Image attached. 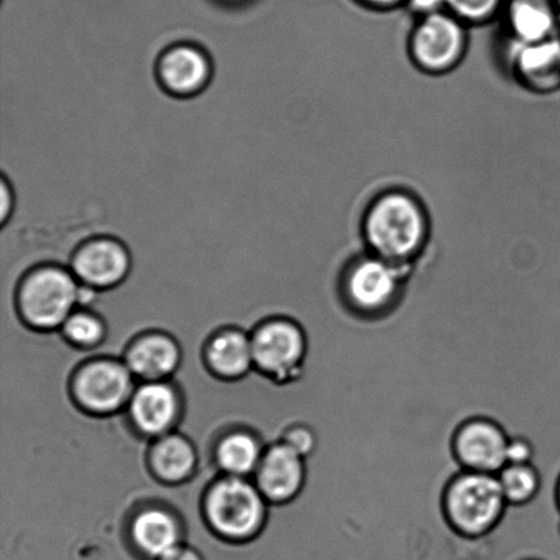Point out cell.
Masks as SVG:
<instances>
[{
    "mask_svg": "<svg viewBox=\"0 0 560 560\" xmlns=\"http://www.w3.org/2000/svg\"><path fill=\"white\" fill-rule=\"evenodd\" d=\"M208 361L219 375L229 377L244 375L255 361L252 340L238 331L218 335L208 348Z\"/></svg>",
    "mask_w": 560,
    "mask_h": 560,
    "instance_id": "cell-18",
    "label": "cell"
},
{
    "mask_svg": "<svg viewBox=\"0 0 560 560\" xmlns=\"http://www.w3.org/2000/svg\"><path fill=\"white\" fill-rule=\"evenodd\" d=\"M405 9H408L416 19H419V16L446 9V0H408Z\"/></svg>",
    "mask_w": 560,
    "mask_h": 560,
    "instance_id": "cell-26",
    "label": "cell"
},
{
    "mask_svg": "<svg viewBox=\"0 0 560 560\" xmlns=\"http://www.w3.org/2000/svg\"><path fill=\"white\" fill-rule=\"evenodd\" d=\"M501 19L510 43H537L559 35L560 15L552 0H508Z\"/></svg>",
    "mask_w": 560,
    "mask_h": 560,
    "instance_id": "cell-13",
    "label": "cell"
},
{
    "mask_svg": "<svg viewBox=\"0 0 560 560\" xmlns=\"http://www.w3.org/2000/svg\"><path fill=\"white\" fill-rule=\"evenodd\" d=\"M508 504H525L539 492L541 480L539 474L529 464L506 465L498 476Z\"/></svg>",
    "mask_w": 560,
    "mask_h": 560,
    "instance_id": "cell-21",
    "label": "cell"
},
{
    "mask_svg": "<svg viewBox=\"0 0 560 560\" xmlns=\"http://www.w3.org/2000/svg\"><path fill=\"white\" fill-rule=\"evenodd\" d=\"M74 277L90 288H109L124 280L130 270V255L117 238L97 237L85 241L77 249L73 261Z\"/></svg>",
    "mask_w": 560,
    "mask_h": 560,
    "instance_id": "cell-10",
    "label": "cell"
},
{
    "mask_svg": "<svg viewBox=\"0 0 560 560\" xmlns=\"http://www.w3.org/2000/svg\"><path fill=\"white\" fill-rule=\"evenodd\" d=\"M534 455V448L525 439H514L508 446V465L529 464Z\"/></svg>",
    "mask_w": 560,
    "mask_h": 560,
    "instance_id": "cell-25",
    "label": "cell"
},
{
    "mask_svg": "<svg viewBox=\"0 0 560 560\" xmlns=\"http://www.w3.org/2000/svg\"><path fill=\"white\" fill-rule=\"evenodd\" d=\"M508 0H446V9L468 26H482L501 19Z\"/></svg>",
    "mask_w": 560,
    "mask_h": 560,
    "instance_id": "cell-22",
    "label": "cell"
},
{
    "mask_svg": "<svg viewBox=\"0 0 560 560\" xmlns=\"http://www.w3.org/2000/svg\"><path fill=\"white\" fill-rule=\"evenodd\" d=\"M354 2L376 13H389V11L405 8L408 0H354Z\"/></svg>",
    "mask_w": 560,
    "mask_h": 560,
    "instance_id": "cell-28",
    "label": "cell"
},
{
    "mask_svg": "<svg viewBox=\"0 0 560 560\" xmlns=\"http://www.w3.org/2000/svg\"><path fill=\"white\" fill-rule=\"evenodd\" d=\"M218 459L222 468L235 477L259 468L260 447L250 435L233 433L219 444Z\"/></svg>",
    "mask_w": 560,
    "mask_h": 560,
    "instance_id": "cell-20",
    "label": "cell"
},
{
    "mask_svg": "<svg viewBox=\"0 0 560 560\" xmlns=\"http://www.w3.org/2000/svg\"><path fill=\"white\" fill-rule=\"evenodd\" d=\"M74 389L85 408L108 413L117 410L130 397V370L114 361L92 362L77 375Z\"/></svg>",
    "mask_w": 560,
    "mask_h": 560,
    "instance_id": "cell-9",
    "label": "cell"
},
{
    "mask_svg": "<svg viewBox=\"0 0 560 560\" xmlns=\"http://www.w3.org/2000/svg\"><path fill=\"white\" fill-rule=\"evenodd\" d=\"M65 334L74 343L95 345L102 339L104 328L95 316L88 313L71 315L65 323Z\"/></svg>",
    "mask_w": 560,
    "mask_h": 560,
    "instance_id": "cell-23",
    "label": "cell"
},
{
    "mask_svg": "<svg viewBox=\"0 0 560 560\" xmlns=\"http://www.w3.org/2000/svg\"><path fill=\"white\" fill-rule=\"evenodd\" d=\"M469 26L447 9L416 19L409 35V57L422 73L444 75L464 62Z\"/></svg>",
    "mask_w": 560,
    "mask_h": 560,
    "instance_id": "cell-2",
    "label": "cell"
},
{
    "mask_svg": "<svg viewBox=\"0 0 560 560\" xmlns=\"http://www.w3.org/2000/svg\"><path fill=\"white\" fill-rule=\"evenodd\" d=\"M153 468L162 479L180 481L195 468L196 455L190 444L180 436H167L152 453Z\"/></svg>",
    "mask_w": 560,
    "mask_h": 560,
    "instance_id": "cell-19",
    "label": "cell"
},
{
    "mask_svg": "<svg viewBox=\"0 0 560 560\" xmlns=\"http://www.w3.org/2000/svg\"><path fill=\"white\" fill-rule=\"evenodd\" d=\"M80 285L63 268L46 266L26 276L20 290V306L27 322L38 328L65 323L79 304Z\"/></svg>",
    "mask_w": 560,
    "mask_h": 560,
    "instance_id": "cell-5",
    "label": "cell"
},
{
    "mask_svg": "<svg viewBox=\"0 0 560 560\" xmlns=\"http://www.w3.org/2000/svg\"><path fill=\"white\" fill-rule=\"evenodd\" d=\"M131 416L142 431L158 435L173 424L178 402L172 387L163 383H148L131 398Z\"/></svg>",
    "mask_w": 560,
    "mask_h": 560,
    "instance_id": "cell-16",
    "label": "cell"
},
{
    "mask_svg": "<svg viewBox=\"0 0 560 560\" xmlns=\"http://www.w3.org/2000/svg\"><path fill=\"white\" fill-rule=\"evenodd\" d=\"M284 444L295 450L296 453L305 457L315 447V438L306 428H294L285 436Z\"/></svg>",
    "mask_w": 560,
    "mask_h": 560,
    "instance_id": "cell-24",
    "label": "cell"
},
{
    "mask_svg": "<svg viewBox=\"0 0 560 560\" xmlns=\"http://www.w3.org/2000/svg\"><path fill=\"white\" fill-rule=\"evenodd\" d=\"M506 504L498 477L476 471L457 477L446 495L450 524L468 537L490 532L501 520Z\"/></svg>",
    "mask_w": 560,
    "mask_h": 560,
    "instance_id": "cell-3",
    "label": "cell"
},
{
    "mask_svg": "<svg viewBox=\"0 0 560 560\" xmlns=\"http://www.w3.org/2000/svg\"><path fill=\"white\" fill-rule=\"evenodd\" d=\"M179 361L177 345L162 335H152L139 340L128 354L130 372L145 378H161L170 375Z\"/></svg>",
    "mask_w": 560,
    "mask_h": 560,
    "instance_id": "cell-17",
    "label": "cell"
},
{
    "mask_svg": "<svg viewBox=\"0 0 560 560\" xmlns=\"http://www.w3.org/2000/svg\"><path fill=\"white\" fill-rule=\"evenodd\" d=\"M431 221L415 195L392 189L375 197L362 219V237L368 254L409 271L425 250Z\"/></svg>",
    "mask_w": 560,
    "mask_h": 560,
    "instance_id": "cell-1",
    "label": "cell"
},
{
    "mask_svg": "<svg viewBox=\"0 0 560 560\" xmlns=\"http://www.w3.org/2000/svg\"><path fill=\"white\" fill-rule=\"evenodd\" d=\"M208 55L191 43L168 47L158 60V79L168 93L178 97L195 96L211 80Z\"/></svg>",
    "mask_w": 560,
    "mask_h": 560,
    "instance_id": "cell-11",
    "label": "cell"
},
{
    "mask_svg": "<svg viewBox=\"0 0 560 560\" xmlns=\"http://www.w3.org/2000/svg\"><path fill=\"white\" fill-rule=\"evenodd\" d=\"M510 68L515 81L534 93H551L560 88V36L547 40L512 43Z\"/></svg>",
    "mask_w": 560,
    "mask_h": 560,
    "instance_id": "cell-7",
    "label": "cell"
},
{
    "mask_svg": "<svg viewBox=\"0 0 560 560\" xmlns=\"http://www.w3.org/2000/svg\"><path fill=\"white\" fill-rule=\"evenodd\" d=\"M207 518L223 539L249 540L265 523V501L257 488L233 476L219 481L208 493Z\"/></svg>",
    "mask_w": 560,
    "mask_h": 560,
    "instance_id": "cell-4",
    "label": "cell"
},
{
    "mask_svg": "<svg viewBox=\"0 0 560 560\" xmlns=\"http://www.w3.org/2000/svg\"><path fill=\"white\" fill-rule=\"evenodd\" d=\"M0 196H2V201H0V222H2L4 226L5 222L9 221L11 213H13L14 208L13 189H11L9 180L4 175L2 180H0Z\"/></svg>",
    "mask_w": 560,
    "mask_h": 560,
    "instance_id": "cell-27",
    "label": "cell"
},
{
    "mask_svg": "<svg viewBox=\"0 0 560 560\" xmlns=\"http://www.w3.org/2000/svg\"><path fill=\"white\" fill-rule=\"evenodd\" d=\"M509 442L501 427L491 421L475 420L459 428L454 448L466 469L492 475L508 465Z\"/></svg>",
    "mask_w": 560,
    "mask_h": 560,
    "instance_id": "cell-8",
    "label": "cell"
},
{
    "mask_svg": "<svg viewBox=\"0 0 560 560\" xmlns=\"http://www.w3.org/2000/svg\"><path fill=\"white\" fill-rule=\"evenodd\" d=\"M557 503H558V508H559V512H560V475H559V480H558V485H557Z\"/></svg>",
    "mask_w": 560,
    "mask_h": 560,
    "instance_id": "cell-30",
    "label": "cell"
},
{
    "mask_svg": "<svg viewBox=\"0 0 560 560\" xmlns=\"http://www.w3.org/2000/svg\"><path fill=\"white\" fill-rule=\"evenodd\" d=\"M254 359L262 371L288 375L305 354V338L293 323L273 322L259 329L252 340Z\"/></svg>",
    "mask_w": 560,
    "mask_h": 560,
    "instance_id": "cell-12",
    "label": "cell"
},
{
    "mask_svg": "<svg viewBox=\"0 0 560 560\" xmlns=\"http://www.w3.org/2000/svg\"><path fill=\"white\" fill-rule=\"evenodd\" d=\"M304 457L284 443L272 447L257 468L260 492L276 502L293 499L304 486Z\"/></svg>",
    "mask_w": 560,
    "mask_h": 560,
    "instance_id": "cell-14",
    "label": "cell"
},
{
    "mask_svg": "<svg viewBox=\"0 0 560 560\" xmlns=\"http://www.w3.org/2000/svg\"><path fill=\"white\" fill-rule=\"evenodd\" d=\"M405 273L381 257L366 254L351 262L343 279L350 304L362 312H381L399 294Z\"/></svg>",
    "mask_w": 560,
    "mask_h": 560,
    "instance_id": "cell-6",
    "label": "cell"
},
{
    "mask_svg": "<svg viewBox=\"0 0 560 560\" xmlns=\"http://www.w3.org/2000/svg\"><path fill=\"white\" fill-rule=\"evenodd\" d=\"M162 560H205L199 552L195 551L194 548L180 546L178 550L170 553L168 557Z\"/></svg>",
    "mask_w": 560,
    "mask_h": 560,
    "instance_id": "cell-29",
    "label": "cell"
},
{
    "mask_svg": "<svg viewBox=\"0 0 560 560\" xmlns=\"http://www.w3.org/2000/svg\"><path fill=\"white\" fill-rule=\"evenodd\" d=\"M131 541L140 556L150 560H162L183 546L177 521L158 509L147 510L135 518Z\"/></svg>",
    "mask_w": 560,
    "mask_h": 560,
    "instance_id": "cell-15",
    "label": "cell"
}]
</instances>
